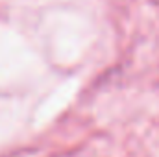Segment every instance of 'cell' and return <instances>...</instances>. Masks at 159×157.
I'll return each instance as SVG.
<instances>
[]
</instances>
